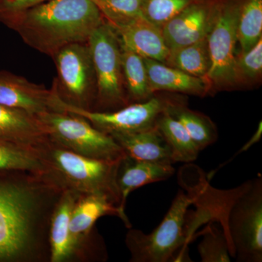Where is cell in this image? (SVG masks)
I'll use <instances>...</instances> for the list:
<instances>
[{"label": "cell", "instance_id": "obj_1", "mask_svg": "<svg viewBox=\"0 0 262 262\" xmlns=\"http://www.w3.org/2000/svg\"><path fill=\"white\" fill-rule=\"evenodd\" d=\"M62 192L44 174L0 171V262H50V225Z\"/></svg>", "mask_w": 262, "mask_h": 262}, {"label": "cell", "instance_id": "obj_2", "mask_svg": "<svg viewBox=\"0 0 262 262\" xmlns=\"http://www.w3.org/2000/svg\"><path fill=\"white\" fill-rule=\"evenodd\" d=\"M104 21L93 0H50L24 12L8 28L29 47L52 58L65 46L87 42Z\"/></svg>", "mask_w": 262, "mask_h": 262}, {"label": "cell", "instance_id": "obj_3", "mask_svg": "<svg viewBox=\"0 0 262 262\" xmlns=\"http://www.w3.org/2000/svg\"><path fill=\"white\" fill-rule=\"evenodd\" d=\"M45 175L61 190L82 196L98 194L107 198L120 210L117 173L120 160L92 159L69 151L48 140L39 146ZM122 214L126 215L122 213Z\"/></svg>", "mask_w": 262, "mask_h": 262}, {"label": "cell", "instance_id": "obj_4", "mask_svg": "<svg viewBox=\"0 0 262 262\" xmlns=\"http://www.w3.org/2000/svg\"><path fill=\"white\" fill-rule=\"evenodd\" d=\"M193 204L192 196L179 190L161 223L152 232L146 234L129 228L125 242L130 261H174L181 249L178 258L184 259L183 253L194 234L187 225L188 208Z\"/></svg>", "mask_w": 262, "mask_h": 262}, {"label": "cell", "instance_id": "obj_5", "mask_svg": "<svg viewBox=\"0 0 262 262\" xmlns=\"http://www.w3.org/2000/svg\"><path fill=\"white\" fill-rule=\"evenodd\" d=\"M231 257L262 261V178L245 182L229 207L223 226Z\"/></svg>", "mask_w": 262, "mask_h": 262}, {"label": "cell", "instance_id": "obj_6", "mask_svg": "<svg viewBox=\"0 0 262 262\" xmlns=\"http://www.w3.org/2000/svg\"><path fill=\"white\" fill-rule=\"evenodd\" d=\"M88 44L96 79V112H113L129 104L123 73L121 46L117 32L106 20L91 34Z\"/></svg>", "mask_w": 262, "mask_h": 262}, {"label": "cell", "instance_id": "obj_7", "mask_svg": "<svg viewBox=\"0 0 262 262\" xmlns=\"http://www.w3.org/2000/svg\"><path fill=\"white\" fill-rule=\"evenodd\" d=\"M38 117L47 127L50 140L75 154L103 160H118L126 155L112 136L79 115L49 111Z\"/></svg>", "mask_w": 262, "mask_h": 262}, {"label": "cell", "instance_id": "obj_8", "mask_svg": "<svg viewBox=\"0 0 262 262\" xmlns=\"http://www.w3.org/2000/svg\"><path fill=\"white\" fill-rule=\"evenodd\" d=\"M52 58L57 70L52 89L57 96L74 107L94 110L96 79L88 42L65 46Z\"/></svg>", "mask_w": 262, "mask_h": 262}, {"label": "cell", "instance_id": "obj_9", "mask_svg": "<svg viewBox=\"0 0 262 262\" xmlns=\"http://www.w3.org/2000/svg\"><path fill=\"white\" fill-rule=\"evenodd\" d=\"M242 0H217L214 21L208 34L211 67L206 79L211 94L234 87L233 67L237 43V23Z\"/></svg>", "mask_w": 262, "mask_h": 262}, {"label": "cell", "instance_id": "obj_10", "mask_svg": "<svg viewBox=\"0 0 262 262\" xmlns=\"http://www.w3.org/2000/svg\"><path fill=\"white\" fill-rule=\"evenodd\" d=\"M104 215H116L130 228V221L118 207L106 196L84 194L76 202L70 223L71 244L75 261H105L108 254L103 239L95 229L98 219Z\"/></svg>", "mask_w": 262, "mask_h": 262}, {"label": "cell", "instance_id": "obj_11", "mask_svg": "<svg viewBox=\"0 0 262 262\" xmlns=\"http://www.w3.org/2000/svg\"><path fill=\"white\" fill-rule=\"evenodd\" d=\"M177 101L179 99L153 95L146 101L130 103L116 111L96 112L74 107L58 97L57 108L59 112H67L83 117L98 130L111 135L154 128L158 117Z\"/></svg>", "mask_w": 262, "mask_h": 262}, {"label": "cell", "instance_id": "obj_12", "mask_svg": "<svg viewBox=\"0 0 262 262\" xmlns=\"http://www.w3.org/2000/svg\"><path fill=\"white\" fill-rule=\"evenodd\" d=\"M217 0H196L165 24L162 33L168 49L208 37L214 21Z\"/></svg>", "mask_w": 262, "mask_h": 262}, {"label": "cell", "instance_id": "obj_13", "mask_svg": "<svg viewBox=\"0 0 262 262\" xmlns=\"http://www.w3.org/2000/svg\"><path fill=\"white\" fill-rule=\"evenodd\" d=\"M53 89L33 83L25 77L0 71V104L20 108L34 115L56 111Z\"/></svg>", "mask_w": 262, "mask_h": 262}, {"label": "cell", "instance_id": "obj_14", "mask_svg": "<svg viewBox=\"0 0 262 262\" xmlns=\"http://www.w3.org/2000/svg\"><path fill=\"white\" fill-rule=\"evenodd\" d=\"M120 42L144 58L165 63L170 50L164 39L162 29L143 16L127 23L113 26Z\"/></svg>", "mask_w": 262, "mask_h": 262}, {"label": "cell", "instance_id": "obj_15", "mask_svg": "<svg viewBox=\"0 0 262 262\" xmlns=\"http://www.w3.org/2000/svg\"><path fill=\"white\" fill-rule=\"evenodd\" d=\"M48 139L47 127L38 115L0 104V140L39 147Z\"/></svg>", "mask_w": 262, "mask_h": 262}, {"label": "cell", "instance_id": "obj_16", "mask_svg": "<svg viewBox=\"0 0 262 262\" xmlns=\"http://www.w3.org/2000/svg\"><path fill=\"white\" fill-rule=\"evenodd\" d=\"M174 173L175 169L170 164L141 161L125 155L120 160L117 173L122 213H125L127 198L131 192L151 183L166 180Z\"/></svg>", "mask_w": 262, "mask_h": 262}, {"label": "cell", "instance_id": "obj_17", "mask_svg": "<svg viewBox=\"0 0 262 262\" xmlns=\"http://www.w3.org/2000/svg\"><path fill=\"white\" fill-rule=\"evenodd\" d=\"M151 92L179 93L203 96L211 94L206 78L196 77L156 60L144 58Z\"/></svg>", "mask_w": 262, "mask_h": 262}, {"label": "cell", "instance_id": "obj_18", "mask_svg": "<svg viewBox=\"0 0 262 262\" xmlns=\"http://www.w3.org/2000/svg\"><path fill=\"white\" fill-rule=\"evenodd\" d=\"M125 154L134 159L173 165L171 151L157 127L137 133L110 135Z\"/></svg>", "mask_w": 262, "mask_h": 262}, {"label": "cell", "instance_id": "obj_19", "mask_svg": "<svg viewBox=\"0 0 262 262\" xmlns=\"http://www.w3.org/2000/svg\"><path fill=\"white\" fill-rule=\"evenodd\" d=\"M80 195L72 191L62 192L57 202L50 225V262L75 261L71 244L70 223L72 210Z\"/></svg>", "mask_w": 262, "mask_h": 262}, {"label": "cell", "instance_id": "obj_20", "mask_svg": "<svg viewBox=\"0 0 262 262\" xmlns=\"http://www.w3.org/2000/svg\"><path fill=\"white\" fill-rule=\"evenodd\" d=\"M156 127L170 146L173 163H190L196 160L201 151L185 127L167 110L158 117Z\"/></svg>", "mask_w": 262, "mask_h": 262}, {"label": "cell", "instance_id": "obj_21", "mask_svg": "<svg viewBox=\"0 0 262 262\" xmlns=\"http://www.w3.org/2000/svg\"><path fill=\"white\" fill-rule=\"evenodd\" d=\"M120 46L122 73L129 104L146 101L154 94L150 89L144 58L125 47L121 42Z\"/></svg>", "mask_w": 262, "mask_h": 262}, {"label": "cell", "instance_id": "obj_22", "mask_svg": "<svg viewBox=\"0 0 262 262\" xmlns=\"http://www.w3.org/2000/svg\"><path fill=\"white\" fill-rule=\"evenodd\" d=\"M167 112L185 127L200 151L214 144L218 139V131L211 119L188 108L182 100L172 103Z\"/></svg>", "mask_w": 262, "mask_h": 262}, {"label": "cell", "instance_id": "obj_23", "mask_svg": "<svg viewBox=\"0 0 262 262\" xmlns=\"http://www.w3.org/2000/svg\"><path fill=\"white\" fill-rule=\"evenodd\" d=\"M165 64L188 75L206 78L211 67L207 38L198 42L170 50Z\"/></svg>", "mask_w": 262, "mask_h": 262}, {"label": "cell", "instance_id": "obj_24", "mask_svg": "<svg viewBox=\"0 0 262 262\" xmlns=\"http://www.w3.org/2000/svg\"><path fill=\"white\" fill-rule=\"evenodd\" d=\"M39 147H29L0 140V171L45 173Z\"/></svg>", "mask_w": 262, "mask_h": 262}, {"label": "cell", "instance_id": "obj_25", "mask_svg": "<svg viewBox=\"0 0 262 262\" xmlns=\"http://www.w3.org/2000/svg\"><path fill=\"white\" fill-rule=\"evenodd\" d=\"M262 38V0H242L237 23L241 53L251 50Z\"/></svg>", "mask_w": 262, "mask_h": 262}, {"label": "cell", "instance_id": "obj_26", "mask_svg": "<svg viewBox=\"0 0 262 262\" xmlns=\"http://www.w3.org/2000/svg\"><path fill=\"white\" fill-rule=\"evenodd\" d=\"M262 75V38L251 50L236 55L233 67L234 87H251Z\"/></svg>", "mask_w": 262, "mask_h": 262}, {"label": "cell", "instance_id": "obj_27", "mask_svg": "<svg viewBox=\"0 0 262 262\" xmlns=\"http://www.w3.org/2000/svg\"><path fill=\"white\" fill-rule=\"evenodd\" d=\"M203 239L198 246L202 262H230L228 241L223 230L213 221L203 232Z\"/></svg>", "mask_w": 262, "mask_h": 262}, {"label": "cell", "instance_id": "obj_28", "mask_svg": "<svg viewBox=\"0 0 262 262\" xmlns=\"http://www.w3.org/2000/svg\"><path fill=\"white\" fill-rule=\"evenodd\" d=\"M196 0H143L141 15L150 23L162 29Z\"/></svg>", "mask_w": 262, "mask_h": 262}, {"label": "cell", "instance_id": "obj_29", "mask_svg": "<svg viewBox=\"0 0 262 262\" xmlns=\"http://www.w3.org/2000/svg\"><path fill=\"white\" fill-rule=\"evenodd\" d=\"M143 0H93L105 20L112 26L127 23L142 16Z\"/></svg>", "mask_w": 262, "mask_h": 262}, {"label": "cell", "instance_id": "obj_30", "mask_svg": "<svg viewBox=\"0 0 262 262\" xmlns=\"http://www.w3.org/2000/svg\"><path fill=\"white\" fill-rule=\"evenodd\" d=\"M48 1L50 0H0V22L9 27L24 12Z\"/></svg>", "mask_w": 262, "mask_h": 262}, {"label": "cell", "instance_id": "obj_31", "mask_svg": "<svg viewBox=\"0 0 262 262\" xmlns=\"http://www.w3.org/2000/svg\"><path fill=\"white\" fill-rule=\"evenodd\" d=\"M262 136V123L261 122H259V124H258L257 129H256V130L255 131L254 134H253V135L251 136V139H249L246 142V144H244V146H243L242 148H241V149L239 150L238 151H237V153H235L233 155V156L232 157V158H230V159L227 160V162H225V163H222V165H220V167H218L216 169H215V170H213V172L212 171L211 173H210L209 177H208V179L209 180H211L212 177H213V176L215 175V173H217V171H218L219 170H220L221 168H223V167H225V165H227V164H229L230 163V162H232V160L234 159V158H236V157L238 156L239 155H241V153H244L245 151H248V149H250V148L252 147L253 145H255V144H256V143H258V141L261 140Z\"/></svg>", "mask_w": 262, "mask_h": 262}]
</instances>
